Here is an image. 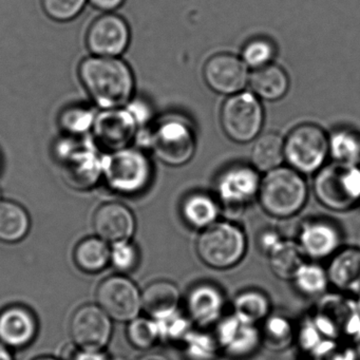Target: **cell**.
<instances>
[{"label":"cell","mask_w":360,"mask_h":360,"mask_svg":"<svg viewBox=\"0 0 360 360\" xmlns=\"http://www.w3.org/2000/svg\"><path fill=\"white\" fill-rule=\"evenodd\" d=\"M71 360H112V358L108 357L107 354L101 351L82 349V351L75 352Z\"/></svg>","instance_id":"cell-42"},{"label":"cell","mask_w":360,"mask_h":360,"mask_svg":"<svg viewBox=\"0 0 360 360\" xmlns=\"http://www.w3.org/2000/svg\"><path fill=\"white\" fill-rule=\"evenodd\" d=\"M30 229V218L20 204L0 201V241L16 243L26 237Z\"/></svg>","instance_id":"cell-26"},{"label":"cell","mask_w":360,"mask_h":360,"mask_svg":"<svg viewBox=\"0 0 360 360\" xmlns=\"http://www.w3.org/2000/svg\"><path fill=\"white\" fill-rule=\"evenodd\" d=\"M130 30L121 16L107 13L96 18L86 35L88 49L96 56L117 58L129 45Z\"/></svg>","instance_id":"cell-13"},{"label":"cell","mask_w":360,"mask_h":360,"mask_svg":"<svg viewBox=\"0 0 360 360\" xmlns=\"http://www.w3.org/2000/svg\"><path fill=\"white\" fill-rule=\"evenodd\" d=\"M0 360H14L11 352L4 343H0Z\"/></svg>","instance_id":"cell-45"},{"label":"cell","mask_w":360,"mask_h":360,"mask_svg":"<svg viewBox=\"0 0 360 360\" xmlns=\"http://www.w3.org/2000/svg\"><path fill=\"white\" fill-rule=\"evenodd\" d=\"M39 324L28 307L12 305L0 313V341L8 347H28L37 337Z\"/></svg>","instance_id":"cell-18"},{"label":"cell","mask_w":360,"mask_h":360,"mask_svg":"<svg viewBox=\"0 0 360 360\" xmlns=\"http://www.w3.org/2000/svg\"><path fill=\"white\" fill-rule=\"evenodd\" d=\"M102 176L111 191L125 195H138L150 184L153 165L142 151L127 147L103 158Z\"/></svg>","instance_id":"cell-4"},{"label":"cell","mask_w":360,"mask_h":360,"mask_svg":"<svg viewBox=\"0 0 360 360\" xmlns=\"http://www.w3.org/2000/svg\"><path fill=\"white\" fill-rule=\"evenodd\" d=\"M341 235L336 225L324 220L303 223L299 242L305 256L320 260L333 257L340 250Z\"/></svg>","instance_id":"cell-19"},{"label":"cell","mask_w":360,"mask_h":360,"mask_svg":"<svg viewBox=\"0 0 360 360\" xmlns=\"http://www.w3.org/2000/svg\"><path fill=\"white\" fill-rule=\"evenodd\" d=\"M330 283L341 292H360V250L347 248L332 257L328 269Z\"/></svg>","instance_id":"cell-21"},{"label":"cell","mask_w":360,"mask_h":360,"mask_svg":"<svg viewBox=\"0 0 360 360\" xmlns=\"http://www.w3.org/2000/svg\"><path fill=\"white\" fill-rule=\"evenodd\" d=\"M220 120L227 138L243 144L252 142L260 134L264 112L256 96L250 92H239L225 101Z\"/></svg>","instance_id":"cell-7"},{"label":"cell","mask_w":360,"mask_h":360,"mask_svg":"<svg viewBox=\"0 0 360 360\" xmlns=\"http://www.w3.org/2000/svg\"><path fill=\"white\" fill-rule=\"evenodd\" d=\"M180 290L169 281H155L142 292V309L153 320L164 319L179 311Z\"/></svg>","instance_id":"cell-22"},{"label":"cell","mask_w":360,"mask_h":360,"mask_svg":"<svg viewBox=\"0 0 360 360\" xmlns=\"http://www.w3.org/2000/svg\"><path fill=\"white\" fill-rule=\"evenodd\" d=\"M275 56V47L265 39L248 41L242 51V60L250 68L259 69L271 64Z\"/></svg>","instance_id":"cell-35"},{"label":"cell","mask_w":360,"mask_h":360,"mask_svg":"<svg viewBox=\"0 0 360 360\" xmlns=\"http://www.w3.org/2000/svg\"><path fill=\"white\" fill-rule=\"evenodd\" d=\"M284 158V140L275 132L259 136L252 150V163L258 172H269L280 167Z\"/></svg>","instance_id":"cell-27"},{"label":"cell","mask_w":360,"mask_h":360,"mask_svg":"<svg viewBox=\"0 0 360 360\" xmlns=\"http://www.w3.org/2000/svg\"><path fill=\"white\" fill-rule=\"evenodd\" d=\"M295 286L307 296H317L326 292L330 284L328 271L316 263L305 262L295 276Z\"/></svg>","instance_id":"cell-31"},{"label":"cell","mask_w":360,"mask_h":360,"mask_svg":"<svg viewBox=\"0 0 360 360\" xmlns=\"http://www.w3.org/2000/svg\"><path fill=\"white\" fill-rule=\"evenodd\" d=\"M358 309H359V311H360V301H359V303H358Z\"/></svg>","instance_id":"cell-48"},{"label":"cell","mask_w":360,"mask_h":360,"mask_svg":"<svg viewBox=\"0 0 360 360\" xmlns=\"http://www.w3.org/2000/svg\"><path fill=\"white\" fill-rule=\"evenodd\" d=\"M139 124L132 110L104 109L94 117L91 130L98 146L113 153L127 148L136 136Z\"/></svg>","instance_id":"cell-10"},{"label":"cell","mask_w":360,"mask_h":360,"mask_svg":"<svg viewBox=\"0 0 360 360\" xmlns=\"http://www.w3.org/2000/svg\"><path fill=\"white\" fill-rule=\"evenodd\" d=\"M158 159L169 166H182L191 161L195 150L193 128L178 117H168L158 124L150 136Z\"/></svg>","instance_id":"cell-8"},{"label":"cell","mask_w":360,"mask_h":360,"mask_svg":"<svg viewBox=\"0 0 360 360\" xmlns=\"http://www.w3.org/2000/svg\"><path fill=\"white\" fill-rule=\"evenodd\" d=\"M41 8L48 18L65 22L77 18L85 7L87 0H41Z\"/></svg>","instance_id":"cell-37"},{"label":"cell","mask_w":360,"mask_h":360,"mask_svg":"<svg viewBox=\"0 0 360 360\" xmlns=\"http://www.w3.org/2000/svg\"><path fill=\"white\" fill-rule=\"evenodd\" d=\"M138 360H170L169 358L166 356L162 355V354L158 353H149L145 354V355L141 356Z\"/></svg>","instance_id":"cell-44"},{"label":"cell","mask_w":360,"mask_h":360,"mask_svg":"<svg viewBox=\"0 0 360 360\" xmlns=\"http://www.w3.org/2000/svg\"><path fill=\"white\" fill-rule=\"evenodd\" d=\"M316 360H356V352L351 347H338L335 340H328L315 354Z\"/></svg>","instance_id":"cell-40"},{"label":"cell","mask_w":360,"mask_h":360,"mask_svg":"<svg viewBox=\"0 0 360 360\" xmlns=\"http://www.w3.org/2000/svg\"><path fill=\"white\" fill-rule=\"evenodd\" d=\"M187 313L191 321L205 328L218 323L224 307V298L217 286L201 283L191 288L187 296Z\"/></svg>","instance_id":"cell-20"},{"label":"cell","mask_w":360,"mask_h":360,"mask_svg":"<svg viewBox=\"0 0 360 360\" xmlns=\"http://www.w3.org/2000/svg\"><path fill=\"white\" fill-rule=\"evenodd\" d=\"M248 241L244 231L229 221L214 222L198 237L195 243L200 260L214 269H229L241 262Z\"/></svg>","instance_id":"cell-3"},{"label":"cell","mask_w":360,"mask_h":360,"mask_svg":"<svg viewBox=\"0 0 360 360\" xmlns=\"http://www.w3.org/2000/svg\"><path fill=\"white\" fill-rule=\"evenodd\" d=\"M307 185L292 167L275 168L261 180L258 198L261 207L274 218H292L307 203Z\"/></svg>","instance_id":"cell-2"},{"label":"cell","mask_w":360,"mask_h":360,"mask_svg":"<svg viewBox=\"0 0 360 360\" xmlns=\"http://www.w3.org/2000/svg\"><path fill=\"white\" fill-rule=\"evenodd\" d=\"M159 328L160 339L170 342L184 340L185 337L191 332V319L176 311L174 315L164 319L155 320Z\"/></svg>","instance_id":"cell-38"},{"label":"cell","mask_w":360,"mask_h":360,"mask_svg":"<svg viewBox=\"0 0 360 360\" xmlns=\"http://www.w3.org/2000/svg\"><path fill=\"white\" fill-rule=\"evenodd\" d=\"M94 113L82 106H71L64 109L60 115V125L64 131L71 134H81L91 129Z\"/></svg>","instance_id":"cell-36"},{"label":"cell","mask_w":360,"mask_h":360,"mask_svg":"<svg viewBox=\"0 0 360 360\" xmlns=\"http://www.w3.org/2000/svg\"><path fill=\"white\" fill-rule=\"evenodd\" d=\"M281 240V237L277 231H267L261 236L260 244L264 252H269Z\"/></svg>","instance_id":"cell-43"},{"label":"cell","mask_w":360,"mask_h":360,"mask_svg":"<svg viewBox=\"0 0 360 360\" xmlns=\"http://www.w3.org/2000/svg\"><path fill=\"white\" fill-rule=\"evenodd\" d=\"M214 338L219 349L233 358L248 357L262 341L260 330L255 324L242 321L233 314L219 320Z\"/></svg>","instance_id":"cell-16"},{"label":"cell","mask_w":360,"mask_h":360,"mask_svg":"<svg viewBox=\"0 0 360 360\" xmlns=\"http://www.w3.org/2000/svg\"><path fill=\"white\" fill-rule=\"evenodd\" d=\"M181 212L189 226L204 229L217 222L220 207L216 200L207 193H195L185 198Z\"/></svg>","instance_id":"cell-25"},{"label":"cell","mask_w":360,"mask_h":360,"mask_svg":"<svg viewBox=\"0 0 360 360\" xmlns=\"http://www.w3.org/2000/svg\"><path fill=\"white\" fill-rule=\"evenodd\" d=\"M330 155L336 163L360 165V134L353 130L339 129L328 139Z\"/></svg>","instance_id":"cell-30"},{"label":"cell","mask_w":360,"mask_h":360,"mask_svg":"<svg viewBox=\"0 0 360 360\" xmlns=\"http://www.w3.org/2000/svg\"><path fill=\"white\" fill-rule=\"evenodd\" d=\"M182 343L191 360H212L219 349L214 336L199 330H191Z\"/></svg>","instance_id":"cell-34"},{"label":"cell","mask_w":360,"mask_h":360,"mask_svg":"<svg viewBox=\"0 0 360 360\" xmlns=\"http://www.w3.org/2000/svg\"><path fill=\"white\" fill-rule=\"evenodd\" d=\"M318 201L335 212H345L360 204V165L335 163L322 168L314 181Z\"/></svg>","instance_id":"cell-5"},{"label":"cell","mask_w":360,"mask_h":360,"mask_svg":"<svg viewBox=\"0 0 360 360\" xmlns=\"http://www.w3.org/2000/svg\"><path fill=\"white\" fill-rule=\"evenodd\" d=\"M98 307L117 321H131L142 309V294L138 286L123 276L107 278L96 290Z\"/></svg>","instance_id":"cell-9"},{"label":"cell","mask_w":360,"mask_h":360,"mask_svg":"<svg viewBox=\"0 0 360 360\" xmlns=\"http://www.w3.org/2000/svg\"><path fill=\"white\" fill-rule=\"evenodd\" d=\"M261 337L269 349L274 351L285 349L294 338L292 324L286 318L280 316L267 317Z\"/></svg>","instance_id":"cell-32"},{"label":"cell","mask_w":360,"mask_h":360,"mask_svg":"<svg viewBox=\"0 0 360 360\" xmlns=\"http://www.w3.org/2000/svg\"><path fill=\"white\" fill-rule=\"evenodd\" d=\"M110 262L121 273H129L138 265V250L129 241L113 243L110 250Z\"/></svg>","instance_id":"cell-39"},{"label":"cell","mask_w":360,"mask_h":360,"mask_svg":"<svg viewBox=\"0 0 360 360\" xmlns=\"http://www.w3.org/2000/svg\"><path fill=\"white\" fill-rule=\"evenodd\" d=\"M269 311L271 303L269 298L260 290H244L233 300V315L248 323L256 326L269 317Z\"/></svg>","instance_id":"cell-29"},{"label":"cell","mask_w":360,"mask_h":360,"mask_svg":"<svg viewBox=\"0 0 360 360\" xmlns=\"http://www.w3.org/2000/svg\"><path fill=\"white\" fill-rule=\"evenodd\" d=\"M125 0H89V3L103 12H112L123 5Z\"/></svg>","instance_id":"cell-41"},{"label":"cell","mask_w":360,"mask_h":360,"mask_svg":"<svg viewBox=\"0 0 360 360\" xmlns=\"http://www.w3.org/2000/svg\"><path fill=\"white\" fill-rule=\"evenodd\" d=\"M127 338L130 345L138 349L146 351L160 340L159 328L153 318H139L131 320L127 328Z\"/></svg>","instance_id":"cell-33"},{"label":"cell","mask_w":360,"mask_h":360,"mask_svg":"<svg viewBox=\"0 0 360 360\" xmlns=\"http://www.w3.org/2000/svg\"><path fill=\"white\" fill-rule=\"evenodd\" d=\"M112 360H126V359H124V358H121V357H115V358H112Z\"/></svg>","instance_id":"cell-47"},{"label":"cell","mask_w":360,"mask_h":360,"mask_svg":"<svg viewBox=\"0 0 360 360\" xmlns=\"http://www.w3.org/2000/svg\"><path fill=\"white\" fill-rule=\"evenodd\" d=\"M330 143L323 130L313 124L297 126L284 140V158L292 169L313 174L323 165Z\"/></svg>","instance_id":"cell-6"},{"label":"cell","mask_w":360,"mask_h":360,"mask_svg":"<svg viewBox=\"0 0 360 360\" xmlns=\"http://www.w3.org/2000/svg\"><path fill=\"white\" fill-rule=\"evenodd\" d=\"M60 172L69 187L88 191L102 176V160L88 147L69 145L60 155Z\"/></svg>","instance_id":"cell-14"},{"label":"cell","mask_w":360,"mask_h":360,"mask_svg":"<svg viewBox=\"0 0 360 360\" xmlns=\"http://www.w3.org/2000/svg\"><path fill=\"white\" fill-rule=\"evenodd\" d=\"M260 183L256 168L233 165L219 174L216 191L219 200L225 207L237 210L258 195Z\"/></svg>","instance_id":"cell-12"},{"label":"cell","mask_w":360,"mask_h":360,"mask_svg":"<svg viewBox=\"0 0 360 360\" xmlns=\"http://www.w3.org/2000/svg\"><path fill=\"white\" fill-rule=\"evenodd\" d=\"M75 261L85 273H100L110 263V250L101 238H87L75 248Z\"/></svg>","instance_id":"cell-28"},{"label":"cell","mask_w":360,"mask_h":360,"mask_svg":"<svg viewBox=\"0 0 360 360\" xmlns=\"http://www.w3.org/2000/svg\"><path fill=\"white\" fill-rule=\"evenodd\" d=\"M94 229L104 241H129L136 231V219L131 210L117 202L103 204L94 217Z\"/></svg>","instance_id":"cell-17"},{"label":"cell","mask_w":360,"mask_h":360,"mask_svg":"<svg viewBox=\"0 0 360 360\" xmlns=\"http://www.w3.org/2000/svg\"><path fill=\"white\" fill-rule=\"evenodd\" d=\"M70 334L73 342L82 349L101 351L110 341L112 323L98 305H84L71 318Z\"/></svg>","instance_id":"cell-11"},{"label":"cell","mask_w":360,"mask_h":360,"mask_svg":"<svg viewBox=\"0 0 360 360\" xmlns=\"http://www.w3.org/2000/svg\"><path fill=\"white\" fill-rule=\"evenodd\" d=\"M82 85L103 109L120 108L129 102L134 90L131 69L117 58L92 56L79 66Z\"/></svg>","instance_id":"cell-1"},{"label":"cell","mask_w":360,"mask_h":360,"mask_svg":"<svg viewBox=\"0 0 360 360\" xmlns=\"http://www.w3.org/2000/svg\"><path fill=\"white\" fill-rule=\"evenodd\" d=\"M203 77L208 87L217 94L233 96L248 84V66L233 54H216L206 62Z\"/></svg>","instance_id":"cell-15"},{"label":"cell","mask_w":360,"mask_h":360,"mask_svg":"<svg viewBox=\"0 0 360 360\" xmlns=\"http://www.w3.org/2000/svg\"><path fill=\"white\" fill-rule=\"evenodd\" d=\"M250 83L256 96L271 102L283 98L290 87L285 71L271 64L256 69L250 75Z\"/></svg>","instance_id":"cell-24"},{"label":"cell","mask_w":360,"mask_h":360,"mask_svg":"<svg viewBox=\"0 0 360 360\" xmlns=\"http://www.w3.org/2000/svg\"><path fill=\"white\" fill-rule=\"evenodd\" d=\"M0 201H1V193H0Z\"/></svg>","instance_id":"cell-49"},{"label":"cell","mask_w":360,"mask_h":360,"mask_svg":"<svg viewBox=\"0 0 360 360\" xmlns=\"http://www.w3.org/2000/svg\"><path fill=\"white\" fill-rule=\"evenodd\" d=\"M267 254L271 271L281 280L294 279L307 257L300 244L292 240H281Z\"/></svg>","instance_id":"cell-23"},{"label":"cell","mask_w":360,"mask_h":360,"mask_svg":"<svg viewBox=\"0 0 360 360\" xmlns=\"http://www.w3.org/2000/svg\"><path fill=\"white\" fill-rule=\"evenodd\" d=\"M34 360H58L56 359V358L52 357H41V358H37V359Z\"/></svg>","instance_id":"cell-46"}]
</instances>
